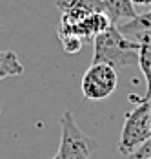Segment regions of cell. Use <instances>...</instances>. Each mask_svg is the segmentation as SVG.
I'll return each mask as SVG.
<instances>
[{
	"label": "cell",
	"mask_w": 151,
	"mask_h": 159,
	"mask_svg": "<svg viewBox=\"0 0 151 159\" xmlns=\"http://www.w3.org/2000/svg\"><path fill=\"white\" fill-rule=\"evenodd\" d=\"M0 26H2V22H0Z\"/></svg>",
	"instance_id": "obj_15"
},
{
	"label": "cell",
	"mask_w": 151,
	"mask_h": 159,
	"mask_svg": "<svg viewBox=\"0 0 151 159\" xmlns=\"http://www.w3.org/2000/svg\"><path fill=\"white\" fill-rule=\"evenodd\" d=\"M117 82H119V75L115 68L107 64L91 62V66L82 77L80 90L84 99L88 101H102L117 90Z\"/></svg>",
	"instance_id": "obj_4"
},
{
	"label": "cell",
	"mask_w": 151,
	"mask_h": 159,
	"mask_svg": "<svg viewBox=\"0 0 151 159\" xmlns=\"http://www.w3.org/2000/svg\"><path fill=\"white\" fill-rule=\"evenodd\" d=\"M60 146L57 152L60 159H89L98 148V143L78 128L71 111H64L60 115Z\"/></svg>",
	"instance_id": "obj_2"
},
{
	"label": "cell",
	"mask_w": 151,
	"mask_h": 159,
	"mask_svg": "<svg viewBox=\"0 0 151 159\" xmlns=\"http://www.w3.org/2000/svg\"><path fill=\"white\" fill-rule=\"evenodd\" d=\"M60 40H62L64 51L66 53H71V55L78 53L82 49V46H84V40L80 37H76V35H60Z\"/></svg>",
	"instance_id": "obj_10"
},
{
	"label": "cell",
	"mask_w": 151,
	"mask_h": 159,
	"mask_svg": "<svg viewBox=\"0 0 151 159\" xmlns=\"http://www.w3.org/2000/svg\"><path fill=\"white\" fill-rule=\"evenodd\" d=\"M151 139V119H149V101L138 102L133 110L126 115V123L120 132L119 152L126 157L136 146Z\"/></svg>",
	"instance_id": "obj_3"
},
{
	"label": "cell",
	"mask_w": 151,
	"mask_h": 159,
	"mask_svg": "<svg viewBox=\"0 0 151 159\" xmlns=\"http://www.w3.org/2000/svg\"><path fill=\"white\" fill-rule=\"evenodd\" d=\"M142 44L124 37L117 26H109L106 31L93 39V62L107 64L115 70L138 64Z\"/></svg>",
	"instance_id": "obj_1"
},
{
	"label": "cell",
	"mask_w": 151,
	"mask_h": 159,
	"mask_svg": "<svg viewBox=\"0 0 151 159\" xmlns=\"http://www.w3.org/2000/svg\"><path fill=\"white\" fill-rule=\"evenodd\" d=\"M138 66L144 73V79H146V95L140 97L138 102H146V101H151V46L148 44H142L140 48V57H138Z\"/></svg>",
	"instance_id": "obj_9"
},
{
	"label": "cell",
	"mask_w": 151,
	"mask_h": 159,
	"mask_svg": "<svg viewBox=\"0 0 151 159\" xmlns=\"http://www.w3.org/2000/svg\"><path fill=\"white\" fill-rule=\"evenodd\" d=\"M133 4H138V6H151V0H131Z\"/></svg>",
	"instance_id": "obj_12"
},
{
	"label": "cell",
	"mask_w": 151,
	"mask_h": 159,
	"mask_svg": "<svg viewBox=\"0 0 151 159\" xmlns=\"http://www.w3.org/2000/svg\"><path fill=\"white\" fill-rule=\"evenodd\" d=\"M117 28H119V31H120L124 37L135 39L136 40L140 35L151 31V9L146 11V13L136 15L135 18H131V20H127V22H124V24H119Z\"/></svg>",
	"instance_id": "obj_7"
},
{
	"label": "cell",
	"mask_w": 151,
	"mask_h": 159,
	"mask_svg": "<svg viewBox=\"0 0 151 159\" xmlns=\"http://www.w3.org/2000/svg\"><path fill=\"white\" fill-rule=\"evenodd\" d=\"M100 2H102L104 13L109 16L113 26L124 24L136 16L135 4L131 0H100Z\"/></svg>",
	"instance_id": "obj_6"
},
{
	"label": "cell",
	"mask_w": 151,
	"mask_h": 159,
	"mask_svg": "<svg viewBox=\"0 0 151 159\" xmlns=\"http://www.w3.org/2000/svg\"><path fill=\"white\" fill-rule=\"evenodd\" d=\"M51 159H60V157H58V154H57V156H53Z\"/></svg>",
	"instance_id": "obj_14"
},
{
	"label": "cell",
	"mask_w": 151,
	"mask_h": 159,
	"mask_svg": "<svg viewBox=\"0 0 151 159\" xmlns=\"http://www.w3.org/2000/svg\"><path fill=\"white\" fill-rule=\"evenodd\" d=\"M126 159H151V139H148L140 146H136L131 154L126 156Z\"/></svg>",
	"instance_id": "obj_11"
},
{
	"label": "cell",
	"mask_w": 151,
	"mask_h": 159,
	"mask_svg": "<svg viewBox=\"0 0 151 159\" xmlns=\"http://www.w3.org/2000/svg\"><path fill=\"white\" fill-rule=\"evenodd\" d=\"M24 73V66L15 51H0V80Z\"/></svg>",
	"instance_id": "obj_8"
},
{
	"label": "cell",
	"mask_w": 151,
	"mask_h": 159,
	"mask_svg": "<svg viewBox=\"0 0 151 159\" xmlns=\"http://www.w3.org/2000/svg\"><path fill=\"white\" fill-rule=\"evenodd\" d=\"M55 6L62 11L60 24H75L93 13H104L100 0H55Z\"/></svg>",
	"instance_id": "obj_5"
},
{
	"label": "cell",
	"mask_w": 151,
	"mask_h": 159,
	"mask_svg": "<svg viewBox=\"0 0 151 159\" xmlns=\"http://www.w3.org/2000/svg\"><path fill=\"white\" fill-rule=\"evenodd\" d=\"M149 119H151V101H149Z\"/></svg>",
	"instance_id": "obj_13"
}]
</instances>
